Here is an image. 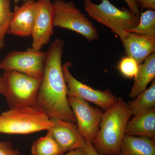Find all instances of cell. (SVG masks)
I'll return each instance as SVG.
<instances>
[{
	"instance_id": "1",
	"label": "cell",
	"mask_w": 155,
	"mask_h": 155,
	"mask_svg": "<svg viewBox=\"0 0 155 155\" xmlns=\"http://www.w3.org/2000/svg\"><path fill=\"white\" fill-rule=\"evenodd\" d=\"M64 41L56 39L46 52L43 74L37 98L36 105L51 119L76 123L68 100V90L62 64Z\"/></svg>"
},
{
	"instance_id": "2",
	"label": "cell",
	"mask_w": 155,
	"mask_h": 155,
	"mask_svg": "<svg viewBox=\"0 0 155 155\" xmlns=\"http://www.w3.org/2000/svg\"><path fill=\"white\" fill-rule=\"evenodd\" d=\"M127 103L121 98L102 116L100 130L92 142L99 155H116L125 136V128L131 116Z\"/></svg>"
},
{
	"instance_id": "3",
	"label": "cell",
	"mask_w": 155,
	"mask_h": 155,
	"mask_svg": "<svg viewBox=\"0 0 155 155\" xmlns=\"http://www.w3.org/2000/svg\"><path fill=\"white\" fill-rule=\"evenodd\" d=\"M52 120L35 105L12 108L0 115V133L26 134L49 130Z\"/></svg>"
},
{
	"instance_id": "4",
	"label": "cell",
	"mask_w": 155,
	"mask_h": 155,
	"mask_svg": "<svg viewBox=\"0 0 155 155\" xmlns=\"http://www.w3.org/2000/svg\"><path fill=\"white\" fill-rule=\"evenodd\" d=\"M83 4L89 17L110 28L121 40L139 22V16L125 7L118 8L109 0H101L98 5L93 3L91 0H84Z\"/></svg>"
},
{
	"instance_id": "5",
	"label": "cell",
	"mask_w": 155,
	"mask_h": 155,
	"mask_svg": "<svg viewBox=\"0 0 155 155\" xmlns=\"http://www.w3.org/2000/svg\"><path fill=\"white\" fill-rule=\"evenodd\" d=\"M3 95L11 109L36 105L41 78L15 71H5Z\"/></svg>"
},
{
	"instance_id": "6",
	"label": "cell",
	"mask_w": 155,
	"mask_h": 155,
	"mask_svg": "<svg viewBox=\"0 0 155 155\" xmlns=\"http://www.w3.org/2000/svg\"><path fill=\"white\" fill-rule=\"evenodd\" d=\"M54 25L75 31L84 37L89 42L99 38L95 26L78 9L73 1H53Z\"/></svg>"
},
{
	"instance_id": "7",
	"label": "cell",
	"mask_w": 155,
	"mask_h": 155,
	"mask_svg": "<svg viewBox=\"0 0 155 155\" xmlns=\"http://www.w3.org/2000/svg\"><path fill=\"white\" fill-rule=\"evenodd\" d=\"M46 52L28 48L23 51H13L8 53L0 63L1 69L15 71L36 78L43 74Z\"/></svg>"
},
{
	"instance_id": "8",
	"label": "cell",
	"mask_w": 155,
	"mask_h": 155,
	"mask_svg": "<svg viewBox=\"0 0 155 155\" xmlns=\"http://www.w3.org/2000/svg\"><path fill=\"white\" fill-rule=\"evenodd\" d=\"M72 64L66 62L63 65L64 78L68 90V97L79 98L87 102L95 104L106 111L114 105L118 98L109 90L102 91L96 90L77 80L70 71Z\"/></svg>"
},
{
	"instance_id": "9",
	"label": "cell",
	"mask_w": 155,
	"mask_h": 155,
	"mask_svg": "<svg viewBox=\"0 0 155 155\" xmlns=\"http://www.w3.org/2000/svg\"><path fill=\"white\" fill-rule=\"evenodd\" d=\"M68 100L78 130L86 140L92 142L99 131L104 111L79 98L68 97Z\"/></svg>"
},
{
	"instance_id": "10",
	"label": "cell",
	"mask_w": 155,
	"mask_h": 155,
	"mask_svg": "<svg viewBox=\"0 0 155 155\" xmlns=\"http://www.w3.org/2000/svg\"><path fill=\"white\" fill-rule=\"evenodd\" d=\"M36 14L31 36V48L41 50L54 34V9L52 0H36Z\"/></svg>"
},
{
	"instance_id": "11",
	"label": "cell",
	"mask_w": 155,
	"mask_h": 155,
	"mask_svg": "<svg viewBox=\"0 0 155 155\" xmlns=\"http://www.w3.org/2000/svg\"><path fill=\"white\" fill-rule=\"evenodd\" d=\"M51 119L54 125L48 130L65 153L83 149L86 140L81 135L76 123L60 119Z\"/></svg>"
},
{
	"instance_id": "12",
	"label": "cell",
	"mask_w": 155,
	"mask_h": 155,
	"mask_svg": "<svg viewBox=\"0 0 155 155\" xmlns=\"http://www.w3.org/2000/svg\"><path fill=\"white\" fill-rule=\"evenodd\" d=\"M36 11V0H26L21 5L15 6L8 33L23 37L31 36Z\"/></svg>"
},
{
	"instance_id": "13",
	"label": "cell",
	"mask_w": 155,
	"mask_h": 155,
	"mask_svg": "<svg viewBox=\"0 0 155 155\" xmlns=\"http://www.w3.org/2000/svg\"><path fill=\"white\" fill-rule=\"evenodd\" d=\"M121 41L125 54L133 58L138 64H141L146 58L155 52V36L128 32Z\"/></svg>"
},
{
	"instance_id": "14",
	"label": "cell",
	"mask_w": 155,
	"mask_h": 155,
	"mask_svg": "<svg viewBox=\"0 0 155 155\" xmlns=\"http://www.w3.org/2000/svg\"><path fill=\"white\" fill-rule=\"evenodd\" d=\"M125 134L133 136L144 137L155 140V107L134 116L127 122Z\"/></svg>"
},
{
	"instance_id": "15",
	"label": "cell",
	"mask_w": 155,
	"mask_h": 155,
	"mask_svg": "<svg viewBox=\"0 0 155 155\" xmlns=\"http://www.w3.org/2000/svg\"><path fill=\"white\" fill-rule=\"evenodd\" d=\"M116 155H155V140L125 134Z\"/></svg>"
},
{
	"instance_id": "16",
	"label": "cell",
	"mask_w": 155,
	"mask_h": 155,
	"mask_svg": "<svg viewBox=\"0 0 155 155\" xmlns=\"http://www.w3.org/2000/svg\"><path fill=\"white\" fill-rule=\"evenodd\" d=\"M155 77V53L146 58L143 63L139 65L138 72L134 78V82L129 94L131 98H135L147 89Z\"/></svg>"
},
{
	"instance_id": "17",
	"label": "cell",
	"mask_w": 155,
	"mask_h": 155,
	"mask_svg": "<svg viewBox=\"0 0 155 155\" xmlns=\"http://www.w3.org/2000/svg\"><path fill=\"white\" fill-rule=\"evenodd\" d=\"M127 105L132 116H135L147 110L155 107V80L149 88H147L136 97L135 99L127 103Z\"/></svg>"
},
{
	"instance_id": "18",
	"label": "cell",
	"mask_w": 155,
	"mask_h": 155,
	"mask_svg": "<svg viewBox=\"0 0 155 155\" xmlns=\"http://www.w3.org/2000/svg\"><path fill=\"white\" fill-rule=\"evenodd\" d=\"M46 135L35 141L31 147V155H63L65 152L48 130Z\"/></svg>"
},
{
	"instance_id": "19",
	"label": "cell",
	"mask_w": 155,
	"mask_h": 155,
	"mask_svg": "<svg viewBox=\"0 0 155 155\" xmlns=\"http://www.w3.org/2000/svg\"><path fill=\"white\" fill-rule=\"evenodd\" d=\"M139 22L128 31L140 35L155 36V11L147 10L140 13Z\"/></svg>"
},
{
	"instance_id": "20",
	"label": "cell",
	"mask_w": 155,
	"mask_h": 155,
	"mask_svg": "<svg viewBox=\"0 0 155 155\" xmlns=\"http://www.w3.org/2000/svg\"><path fill=\"white\" fill-rule=\"evenodd\" d=\"M11 0H0V49L5 47V38L11 22L13 12L10 7Z\"/></svg>"
},
{
	"instance_id": "21",
	"label": "cell",
	"mask_w": 155,
	"mask_h": 155,
	"mask_svg": "<svg viewBox=\"0 0 155 155\" xmlns=\"http://www.w3.org/2000/svg\"><path fill=\"white\" fill-rule=\"evenodd\" d=\"M139 65L133 58L127 56L122 58L118 68L123 76L127 78H134L138 72Z\"/></svg>"
},
{
	"instance_id": "22",
	"label": "cell",
	"mask_w": 155,
	"mask_h": 155,
	"mask_svg": "<svg viewBox=\"0 0 155 155\" xmlns=\"http://www.w3.org/2000/svg\"><path fill=\"white\" fill-rule=\"evenodd\" d=\"M0 155H22L19 151L14 149L10 142L0 141Z\"/></svg>"
},
{
	"instance_id": "23",
	"label": "cell",
	"mask_w": 155,
	"mask_h": 155,
	"mask_svg": "<svg viewBox=\"0 0 155 155\" xmlns=\"http://www.w3.org/2000/svg\"><path fill=\"white\" fill-rule=\"evenodd\" d=\"M139 8L155 10V0H135Z\"/></svg>"
},
{
	"instance_id": "24",
	"label": "cell",
	"mask_w": 155,
	"mask_h": 155,
	"mask_svg": "<svg viewBox=\"0 0 155 155\" xmlns=\"http://www.w3.org/2000/svg\"><path fill=\"white\" fill-rule=\"evenodd\" d=\"M124 1L127 3V5L129 7V10L137 16H140V10L135 0H124Z\"/></svg>"
},
{
	"instance_id": "25",
	"label": "cell",
	"mask_w": 155,
	"mask_h": 155,
	"mask_svg": "<svg viewBox=\"0 0 155 155\" xmlns=\"http://www.w3.org/2000/svg\"><path fill=\"white\" fill-rule=\"evenodd\" d=\"M86 155H99L95 150L91 142L86 140L85 145L82 149Z\"/></svg>"
},
{
	"instance_id": "26",
	"label": "cell",
	"mask_w": 155,
	"mask_h": 155,
	"mask_svg": "<svg viewBox=\"0 0 155 155\" xmlns=\"http://www.w3.org/2000/svg\"><path fill=\"white\" fill-rule=\"evenodd\" d=\"M63 155H86L82 149H78L73 150L69 151L67 153Z\"/></svg>"
},
{
	"instance_id": "27",
	"label": "cell",
	"mask_w": 155,
	"mask_h": 155,
	"mask_svg": "<svg viewBox=\"0 0 155 155\" xmlns=\"http://www.w3.org/2000/svg\"><path fill=\"white\" fill-rule=\"evenodd\" d=\"M1 63V61H0ZM1 66H0V94H3L5 91V84L4 82V78H3V75H1Z\"/></svg>"
}]
</instances>
